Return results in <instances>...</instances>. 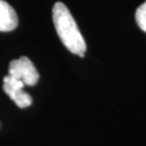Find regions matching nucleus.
Here are the masks:
<instances>
[{
  "label": "nucleus",
  "mask_w": 146,
  "mask_h": 146,
  "mask_svg": "<svg viewBox=\"0 0 146 146\" xmlns=\"http://www.w3.org/2000/svg\"><path fill=\"white\" fill-rule=\"evenodd\" d=\"M52 19L56 33L64 46L73 54L84 56L86 45L76 21L68 7L62 2H56L52 9Z\"/></svg>",
  "instance_id": "nucleus-1"
},
{
  "label": "nucleus",
  "mask_w": 146,
  "mask_h": 146,
  "mask_svg": "<svg viewBox=\"0 0 146 146\" xmlns=\"http://www.w3.org/2000/svg\"><path fill=\"white\" fill-rule=\"evenodd\" d=\"M9 75L21 80L27 86H34L39 80L35 66L26 56L11 61L9 65Z\"/></svg>",
  "instance_id": "nucleus-2"
},
{
  "label": "nucleus",
  "mask_w": 146,
  "mask_h": 146,
  "mask_svg": "<svg viewBox=\"0 0 146 146\" xmlns=\"http://www.w3.org/2000/svg\"><path fill=\"white\" fill-rule=\"evenodd\" d=\"M25 84L21 80L11 75L5 76L3 79V90L20 108H26L33 103L31 95L23 90Z\"/></svg>",
  "instance_id": "nucleus-3"
},
{
  "label": "nucleus",
  "mask_w": 146,
  "mask_h": 146,
  "mask_svg": "<svg viewBox=\"0 0 146 146\" xmlns=\"http://www.w3.org/2000/svg\"><path fill=\"white\" fill-rule=\"evenodd\" d=\"M18 25V17L13 8L0 0V31H11Z\"/></svg>",
  "instance_id": "nucleus-4"
},
{
  "label": "nucleus",
  "mask_w": 146,
  "mask_h": 146,
  "mask_svg": "<svg viewBox=\"0 0 146 146\" xmlns=\"http://www.w3.org/2000/svg\"><path fill=\"white\" fill-rule=\"evenodd\" d=\"M135 17L137 24L141 30L146 33V1L137 9Z\"/></svg>",
  "instance_id": "nucleus-5"
}]
</instances>
